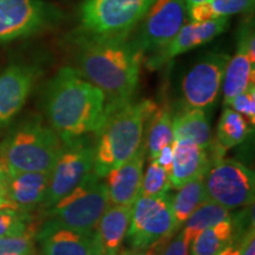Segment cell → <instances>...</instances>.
<instances>
[{
    "label": "cell",
    "instance_id": "1",
    "mask_svg": "<svg viewBox=\"0 0 255 255\" xmlns=\"http://www.w3.org/2000/svg\"><path fill=\"white\" fill-rule=\"evenodd\" d=\"M75 63L84 78L101 89L108 105L131 101L138 85L143 52L130 36H72Z\"/></svg>",
    "mask_w": 255,
    "mask_h": 255
},
{
    "label": "cell",
    "instance_id": "2",
    "mask_svg": "<svg viewBox=\"0 0 255 255\" xmlns=\"http://www.w3.org/2000/svg\"><path fill=\"white\" fill-rule=\"evenodd\" d=\"M45 109L64 144L97 132L108 111L103 91L70 66L60 69L47 84Z\"/></svg>",
    "mask_w": 255,
    "mask_h": 255
},
{
    "label": "cell",
    "instance_id": "3",
    "mask_svg": "<svg viewBox=\"0 0 255 255\" xmlns=\"http://www.w3.org/2000/svg\"><path fill=\"white\" fill-rule=\"evenodd\" d=\"M155 108L156 104L149 100L107 104V116L96 132L92 173L103 178L135 154L143 142L145 121Z\"/></svg>",
    "mask_w": 255,
    "mask_h": 255
},
{
    "label": "cell",
    "instance_id": "4",
    "mask_svg": "<svg viewBox=\"0 0 255 255\" xmlns=\"http://www.w3.org/2000/svg\"><path fill=\"white\" fill-rule=\"evenodd\" d=\"M62 149L63 142L52 128L32 120L0 143V162L7 173H50Z\"/></svg>",
    "mask_w": 255,
    "mask_h": 255
},
{
    "label": "cell",
    "instance_id": "5",
    "mask_svg": "<svg viewBox=\"0 0 255 255\" xmlns=\"http://www.w3.org/2000/svg\"><path fill=\"white\" fill-rule=\"evenodd\" d=\"M110 205L105 183L94 173L89 174L75 189L47 208L49 219L41 231L66 228L78 232H94Z\"/></svg>",
    "mask_w": 255,
    "mask_h": 255
},
{
    "label": "cell",
    "instance_id": "6",
    "mask_svg": "<svg viewBox=\"0 0 255 255\" xmlns=\"http://www.w3.org/2000/svg\"><path fill=\"white\" fill-rule=\"evenodd\" d=\"M154 0H84L78 32L91 36H130Z\"/></svg>",
    "mask_w": 255,
    "mask_h": 255
},
{
    "label": "cell",
    "instance_id": "7",
    "mask_svg": "<svg viewBox=\"0 0 255 255\" xmlns=\"http://www.w3.org/2000/svg\"><path fill=\"white\" fill-rule=\"evenodd\" d=\"M63 13L45 0H0V44L56 26Z\"/></svg>",
    "mask_w": 255,
    "mask_h": 255
},
{
    "label": "cell",
    "instance_id": "8",
    "mask_svg": "<svg viewBox=\"0 0 255 255\" xmlns=\"http://www.w3.org/2000/svg\"><path fill=\"white\" fill-rule=\"evenodd\" d=\"M254 173L235 159H216L206 175L208 200L227 209L250 206L254 201Z\"/></svg>",
    "mask_w": 255,
    "mask_h": 255
},
{
    "label": "cell",
    "instance_id": "9",
    "mask_svg": "<svg viewBox=\"0 0 255 255\" xmlns=\"http://www.w3.org/2000/svg\"><path fill=\"white\" fill-rule=\"evenodd\" d=\"M176 232L171 199L168 193L137 197L132 205L131 220L127 233L130 247L145 248Z\"/></svg>",
    "mask_w": 255,
    "mask_h": 255
},
{
    "label": "cell",
    "instance_id": "10",
    "mask_svg": "<svg viewBox=\"0 0 255 255\" xmlns=\"http://www.w3.org/2000/svg\"><path fill=\"white\" fill-rule=\"evenodd\" d=\"M95 158V145L81 138L63 143V149L56 164L50 171L49 187L43 205L45 209L68 195L79 183L92 173Z\"/></svg>",
    "mask_w": 255,
    "mask_h": 255
},
{
    "label": "cell",
    "instance_id": "11",
    "mask_svg": "<svg viewBox=\"0 0 255 255\" xmlns=\"http://www.w3.org/2000/svg\"><path fill=\"white\" fill-rule=\"evenodd\" d=\"M231 56L209 52L191 68L182 79L183 107L207 109L215 103Z\"/></svg>",
    "mask_w": 255,
    "mask_h": 255
},
{
    "label": "cell",
    "instance_id": "12",
    "mask_svg": "<svg viewBox=\"0 0 255 255\" xmlns=\"http://www.w3.org/2000/svg\"><path fill=\"white\" fill-rule=\"evenodd\" d=\"M186 9V0H154L132 39L143 55L155 52L173 39L184 25Z\"/></svg>",
    "mask_w": 255,
    "mask_h": 255
},
{
    "label": "cell",
    "instance_id": "13",
    "mask_svg": "<svg viewBox=\"0 0 255 255\" xmlns=\"http://www.w3.org/2000/svg\"><path fill=\"white\" fill-rule=\"evenodd\" d=\"M229 26V18H216L206 21H190L183 25L181 30L169 43L152 52L145 64L150 70L162 68L165 63L175 57L186 53L201 45L209 43Z\"/></svg>",
    "mask_w": 255,
    "mask_h": 255
},
{
    "label": "cell",
    "instance_id": "14",
    "mask_svg": "<svg viewBox=\"0 0 255 255\" xmlns=\"http://www.w3.org/2000/svg\"><path fill=\"white\" fill-rule=\"evenodd\" d=\"M38 75L34 66L21 63L11 64L0 73V132L26 103Z\"/></svg>",
    "mask_w": 255,
    "mask_h": 255
},
{
    "label": "cell",
    "instance_id": "15",
    "mask_svg": "<svg viewBox=\"0 0 255 255\" xmlns=\"http://www.w3.org/2000/svg\"><path fill=\"white\" fill-rule=\"evenodd\" d=\"M145 157V146L142 142L131 157L105 175L104 183L110 205H133L141 190Z\"/></svg>",
    "mask_w": 255,
    "mask_h": 255
},
{
    "label": "cell",
    "instance_id": "16",
    "mask_svg": "<svg viewBox=\"0 0 255 255\" xmlns=\"http://www.w3.org/2000/svg\"><path fill=\"white\" fill-rule=\"evenodd\" d=\"M212 163L207 149L189 139H175L173 165L169 175L171 188L178 189L194 177L207 173Z\"/></svg>",
    "mask_w": 255,
    "mask_h": 255
},
{
    "label": "cell",
    "instance_id": "17",
    "mask_svg": "<svg viewBox=\"0 0 255 255\" xmlns=\"http://www.w3.org/2000/svg\"><path fill=\"white\" fill-rule=\"evenodd\" d=\"M251 24H244L239 34L237 52L233 58L229 59L223 76V101L227 105L235 96L246 91L251 85L254 84V62H252L248 55L246 38L247 31Z\"/></svg>",
    "mask_w": 255,
    "mask_h": 255
},
{
    "label": "cell",
    "instance_id": "18",
    "mask_svg": "<svg viewBox=\"0 0 255 255\" xmlns=\"http://www.w3.org/2000/svg\"><path fill=\"white\" fill-rule=\"evenodd\" d=\"M49 178L50 173H8L7 195L13 208L31 213L38 206L43 205Z\"/></svg>",
    "mask_w": 255,
    "mask_h": 255
},
{
    "label": "cell",
    "instance_id": "19",
    "mask_svg": "<svg viewBox=\"0 0 255 255\" xmlns=\"http://www.w3.org/2000/svg\"><path fill=\"white\" fill-rule=\"evenodd\" d=\"M131 213L132 206L109 205L102 215L96 226V234L107 255L119 254L127 238Z\"/></svg>",
    "mask_w": 255,
    "mask_h": 255
},
{
    "label": "cell",
    "instance_id": "20",
    "mask_svg": "<svg viewBox=\"0 0 255 255\" xmlns=\"http://www.w3.org/2000/svg\"><path fill=\"white\" fill-rule=\"evenodd\" d=\"M92 237L94 232H78L66 228L38 229L36 234L43 255H88Z\"/></svg>",
    "mask_w": 255,
    "mask_h": 255
},
{
    "label": "cell",
    "instance_id": "21",
    "mask_svg": "<svg viewBox=\"0 0 255 255\" xmlns=\"http://www.w3.org/2000/svg\"><path fill=\"white\" fill-rule=\"evenodd\" d=\"M175 139H189L208 150L213 144L209 119L203 109L182 108L173 116Z\"/></svg>",
    "mask_w": 255,
    "mask_h": 255
},
{
    "label": "cell",
    "instance_id": "22",
    "mask_svg": "<svg viewBox=\"0 0 255 255\" xmlns=\"http://www.w3.org/2000/svg\"><path fill=\"white\" fill-rule=\"evenodd\" d=\"M250 126L251 124L242 115L232 108H226L220 117L216 129L215 144L210 146L213 151L212 161L223 158L226 151L241 144L251 133Z\"/></svg>",
    "mask_w": 255,
    "mask_h": 255
},
{
    "label": "cell",
    "instance_id": "23",
    "mask_svg": "<svg viewBox=\"0 0 255 255\" xmlns=\"http://www.w3.org/2000/svg\"><path fill=\"white\" fill-rule=\"evenodd\" d=\"M235 220L227 218L206 228L190 242L189 255H215L235 241Z\"/></svg>",
    "mask_w": 255,
    "mask_h": 255
},
{
    "label": "cell",
    "instance_id": "24",
    "mask_svg": "<svg viewBox=\"0 0 255 255\" xmlns=\"http://www.w3.org/2000/svg\"><path fill=\"white\" fill-rule=\"evenodd\" d=\"M206 175L207 173H203L188 181L178 188V191L171 200V209L177 231L197 207L208 201L206 193Z\"/></svg>",
    "mask_w": 255,
    "mask_h": 255
},
{
    "label": "cell",
    "instance_id": "25",
    "mask_svg": "<svg viewBox=\"0 0 255 255\" xmlns=\"http://www.w3.org/2000/svg\"><path fill=\"white\" fill-rule=\"evenodd\" d=\"M146 138L144 143L148 157L154 159L162 148L174 141L173 116L168 108L156 107L146 119Z\"/></svg>",
    "mask_w": 255,
    "mask_h": 255
},
{
    "label": "cell",
    "instance_id": "26",
    "mask_svg": "<svg viewBox=\"0 0 255 255\" xmlns=\"http://www.w3.org/2000/svg\"><path fill=\"white\" fill-rule=\"evenodd\" d=\"M253 6L254 0H208L191 5L187 9L191 21H206L250 12Z\"/></svg>",
    "mask_w": 255,
    "mask_h": 255
},
{
    "label": "cell",
    "instance_id": "27",
    "mask_svg": "<svg viewBox=\"0 0 255 255\" xmlns=\"http://www.w3.org/2000/svg\"><path fill=\"white\" fill-rule=\"evenodd\" d=\"M229 209L213 201H206L205 203L197 207L183 223L182 233L188 240L191 242L199 233L206 228L214 226L220 221L229 218Z\"/></svg>",
    "mask_w": 255,
    "mask_h": 255
},
{
    "label": "cell",
    "instance_id": "28",
    "mask_svg": "<svg viewBox=\"0 0 255 255\" xmlns=\"http://www.w3.org/2000/svg\"><path fill=\"white\" fill-rule=\"evenodd\" d=\"M37 231L31 213L15 208H0V238Z\"/></svg>",
    "mask_w": 255,
    "mask_h": 255
},
{
    "label": "cell",
    "instance_id": "29",
    "mask_svg": "<svg viewBox=\"0 0 255 255\" xmlns=\"http://www.w3.org/2000/svg\"><path fill=\"white\" fill-rule=\"evenodd\" d=\"M171 188L169 175L155 159H151L146 171L143 174L138 196H158L167 194Z\"/></svg>",
    "mask_w": 255,
    "mask_h": 255
},
{
    "label": "cell",
    "instance_id": "30",
    "mask_svg": "<svg viewBox=\"0 0 255 255\" xmlns=\"http://www.w3.org/2000/svg\"><path fill=\"white\" fill-rule=\"evenodd\" d=\"M36 234L30 232L23 235L0 238V255H37Z\"/></svg>",
    "mask_w": 255,
    "mask_h": 255
},
{
    "label": "cell",
    "instance_id": "31",
    "mask_svg": "<svg viewBox=\"0 0 255 255\" xmlns=\"http://www.w3.org/2000/svg\"><path fill=\"white\" fill-rule=\"evenodd\" d=\"M233 110H235L248 121L252 127L255 124V87L251 85L246 91L235 96L227 104Z\"/></svg>",
    "mask_w": 255,
    "mask_h": 255
},
{
    "label": "cell",
    "instance_id": "32",
    "mask_svg": "<svg viewBox=\"0 0 255 255\" xmlns=\"http://www.w3.org/2000/svg\"><path fill=\"white\" fill-rule=\"evenodd\" d=\"M189 246L190 241L184 237L182 231H180L174 234L159 255H189Z\"/></svg>",
    "mask_w": 255,
    "mask_h": 255
},
{
    "label": "cell",
    "instance_id": "33",
    "mask_svg": "<svg viewBox=\"0 0 255 255\" xmlns=\"http://www.w3.org/2000/svg\"><path fill=\"white\" fill-rule=\"evenodd\" d=\"M173 237L174 235H169V237L161 239V240L154 242V244H151L150 246L145 248L130 247L128 248V250H122V248H121V251L119 252V254L117 255H159Z\"/></svg>",
    "mask_w": 255,
    "mask_h": 255
},
{
    "label": "cell",
    "instance_id": "34",
    "mask_svg": "<svg viewBox=\"0 0 255 255\" xmlns=\"http://www.w3.org/2000/svg\"><path fill=\"white\" fill-rule=\"evenodd\" d=\"M7 170L0 162V208H13L7 195Z\"/></svg>",
    "mask_w": 255,
    "mask_h": 255
},
{
    "label": "cell",
    "instance_id": "35",
    "mask_svg": "<svg viewBox=\"0 0 255 255\" xmlns=\"http://www.w3.org/2000/svg\"><path fill=\"white\" fill-rule=\"evenodd\" d=\"M154 159L167 171L168 175H170L171 165H173V143L163 146Z\"/></svg>",
    "mask_w": 255,
    "mask_h": 255
},
{
    "label": "cell",
    "instance_id": "36",
    "mask_svg": "<svg viewBox=\"0 0 255 255\" xmlns=\"http://www.w3.org/2000/svg\"><path fill=\"white\" fill-rule=\"evenodd\" d=\"M239 250H240L239 255H255V238L253 227L239 241Z\"/></svg>",
    "mask_w": 255,
    "mask_h": 255
},
{
    "label": "cell",
    "instance_id": "37",
    "mask_svg": "<svg viewBox=\"0 0 255 255\" xmlns=\"http://www.w3.org/2000/svg\"><path fill=\"white\" fill-rule=\"evenodd\" d=\"M88 255H107L103 248L101 246V242L98 240L97 234L96 232H94V237H92V244H91V248L90 252H89Z\"/></svg>",
    "mask_w": 255,
    "mask_h": 255
},
{
    "label": "cell",
    "instance_id": "38",
    "mask_svg": "<svg viewBox=\"0 0 255 255\" xmlns=\"http://www.w3.org/2000/svg\"><path fill=\"white\" fill-rule=\"evenodd\" d=\"M240 250H239V241H233L232 244H229L227 247L223 248L222 251H220L219 253L215 255H239Z\"/></svg>",
    "mask_w": 255,
    "mask_h": 255
},
{
    "label": "cell",
    "instance_id": "39",
    "mask_svg": "<svg viewBox=\"0 0 255 255\" xmlns=\"http://www.w3.org/2000/svg\"><path fill=\"white\" fill-rule=\"evenodd\" d=\"M208 1V0H186V6L189 7L191 5H195V4H200V2H205Z\"/></svg>",
    "mask_w": 255,
    "mask_h": 255
}]
</instances>
